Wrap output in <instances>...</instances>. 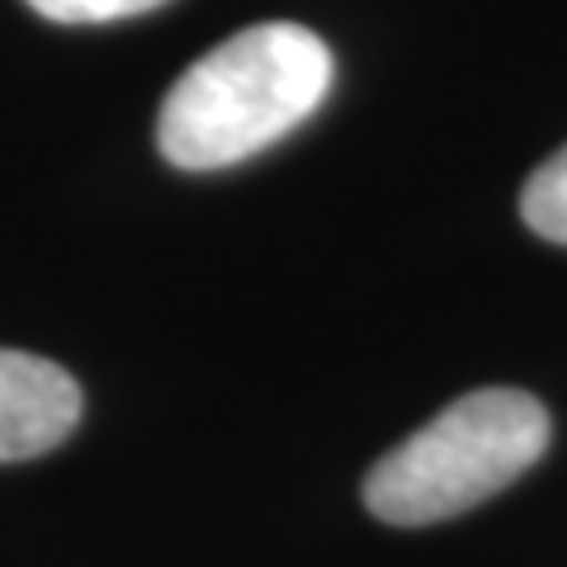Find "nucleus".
Returning <instances> with one entry per match:
<instances>
[{
	"label": "nucleus",
	"mask_w": 567,
	"mask_h": 567,
	"mask_svg": "<svg viewBox=\"0 0 567 567\" xmlns=\"http://www.w3.org/2000/svg\"><path fill=\"white\" fill-rule=\"evenodd\" d=\"M548 450V412L520 388H477L388 450L364 477V506L383 525L464 516L535 468Z\"/></svg>",
	"instance_id": "nucleus-2"
},
{
	"label": "nucleus",
	"mask_w": 567,
	"mask_h": 567,
	"mask_svg": "<svg viewBox=\"0 0 567 567\" xmlns=\"http://www.w3.org/2000/svg\"><path fill=\"white\" fill-rule=\"evenodd\" d=\"M29 10H39L52 24H110V20H133L147 14L166 0H24Z\"/></svg>",
	"instance_id": "nucleus-5"
},
{
	"label": "nucleus",
	"mask_w": 567,
	"mask_h": 567,
	"mask_svg": "<svg viewBox=\"0 0 567 567\" xmlns=\"http://www.w3.org/2000/svg\"><path fill=\"white\" fill-rule=\"evenodd\" d=\"M81 421V388L62 364L0 350V464L58 450Z\"/></svg>",
	"instance_id": "nucleus-3"
},
{
	"label": "nucleus",
	"mask_w": 567,
	"mask_h": 567,
	"mask_svg": "<svg viewBox=\"0 0 567 567\" xmlns=\"http://www.w3.org/2000/svg\"><path fill=\"white\" fill-rule=\"evenodd\" d=\"M336 76L331 48L303 24H251L204 52L156 118L162 156L181 171H223L275 147L317 114Z\"/></svg>",
	"instance_id": "nucleus-1"
},
{
	"label": "nucleus",
	"mask_w": 567,
	"mask_h": 567,
	"mask_svg": "<svg viewBox=\"0 0 567 567\" xmlns=\"http://www.w3.org/2000/svg\"><path fill=\"white\" fill-rule=\"evenodd\" d=\"M520 213L529 223V233H539L544 241L567 246V147H558L548 162L525 181Z\"/></svg>",
	"instance_id": "nucleus-4"
}]
</instances>
